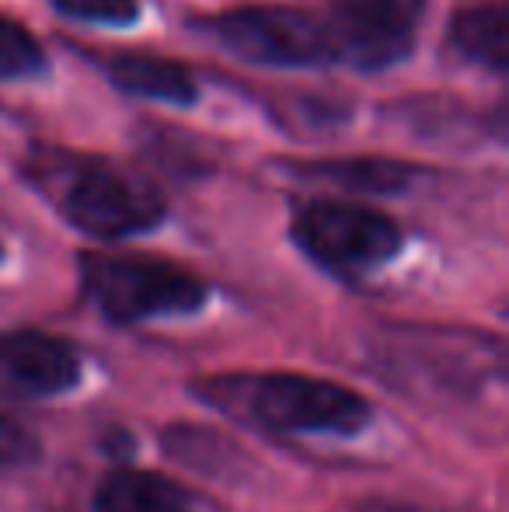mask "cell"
<instances>
[{
  "mask_svg": "<svg viewBox=\"0 0 509 512\" xmlns=\"http://www.w3.org/2000/svg\"><path fill=\"white\" fill-rule=\"evenodd\" d=\"M293 241L332 272H370L401 251V227L391 216L356 203H314L293 220Z\"/></svg>",
  "mask_w": 509,
  "mask_h": 512,
  "instance_id": "cell-4",
  "label": "cell"
},
{
  "mask_svg": "<svg viewBox=\"0 0 509 512\" xmlns=\"http://www.w3.org/2000/svg\"><path fill=\"white\" fill-rule=\"evenodd\" d=\"M0 258H4V244H0Z\"/></svg>",
  "mask_w": 509,
  "mask_h": 512,
  "instance_id": "cell-15",
  "label": "cell"
},
{
  "mask_svg": "<svg viewBox=\"0 0 509 512\" xmlns=\"http://www.w3.org/2000/svg\"><path fill=\"white\" fill-rule=\"evenodd\" d=\"M81 279L88 300L116 324L192 314L206 304V283L161 258L84 255Z\"/></svg>",
  "mask_w": 509,
  "mask_h": 512,
  "instance_id": "cell-2",
  "label": "cell"
},
{
  "mask_svg": "<svg viewBox=\"0 0 509 512\" xmlns=\"http://www.w3.org/2000/svg\"><path fill=\"white\" fill-rule=\"evenodd\" d=\"M35 453H39V443L32 432L21 429L14 418L0 415V471L28 464V460H35Z\"/></svg>",
  "mask_w": 509,
  "mask_h": 512,
  "instance_id": "cell-14",
  "label": "cell"
},
{
  "mask_svg": "<svg viewBox=\"0 0 509 512\" xmlns=\"http://www.w3.org/2000/svg\"><path fill=\"white\" fill-rule=\"evenodd\" d=\"M206 401L248 415L279 432H332L356 436L367 429L370 405L363 394L332 380L304 373H262V377H224L203 387Z\"/></svg>",
  "mask_w": 509,
  "mask_h": 512,
  "instance_id": "cell-1",
  "label": "cell"
},
{
  "mask_svg": "<svg viewBox=\"0 0 509 512\" xmlns=\"http://www.w3.org/2000/svg\"><path fill=\"white\" fill-rule=\"evenodd\" d=\"M46 70V53L25 25L0 14V81H25Z\"/></svg>",
  "mask_w": 509,
  "mask_h": 512,
  "instance_id": "cell-12",
  "label": "cell"
},
{
  "mask_svg": "<svg viewBox=\"0 0 509 512\" xmlns=\"http://www.w3.org/2000/svg\"><path fill=\"white\" fill-rule=\"evenodd\" d=\"M426 0H332L335 56H346L360 70H381L405 60Z\"/></svg>",
  "mask_w": 509,
  "mask_h": 512,
  "instance_id": "cell-6",
  "label": "cell"
},
{
  "mask_svg": "<svg viewBox=\"0 0 509 512\" xmlns=\"http://www.w3.org/2000/svg\"><path fill=\"white\" fill-rule=\"evenodd\" d=\"M300 178H314V182L339 185L349 192H401L408 189L419 171L412 164L384 161V157H349V161H311V164H293Z\"/></svg>",
  "mask_w": 509,
  "mask_h": 512,
  "instance_id": "cell-10",
  "label": "cell"
},
{
  "mask_svg": "<svg viewBox=\"0 0 509 512\" xmlns=\"http://www.w3.org/2000/svg\"><path fill=\"white\" fill-rule=\"evenodd\" d=\"M95 512H196L175 481L154 471L119 467L98 485Z\"/></svg>",
  "mask_w": 509,
  "mask_h": 512,
  "instance_id": "cell-8",
  "label": "cell"
},
{
  "mask_svg": "<svg viewBox=\"0 0 509 512\" xmlns=\"http://www.w3.org/2000/svg\"><path fill=\"white\" fill-rule=\"evenodd\" d=\"M450 46H454L464 60L503 74L506 63H509L503 4L468 7V11L457 14V18L450 21Z\"/></svg>",
  "mask_w": 509,
  "mask_h": 512,
  "instance_id": "cell-11",
  "label": "cell"
},
{
  "mask_svg": "<svg viewBox=\"0 0 509 512\" xmlns=\"http://www.w3.org/2000/svg\"><path fill=\"white\" fill-rule=\"evenodd\" d=\"M81 356L70 342L46 331L0 335V394L11 398H56L81 384Z\"/></svg>",
  "mask_w": 509,
  "mask_h": 512,
  "instance_id": "cell-7",
  "label": "cell"
},
{
  "mask_svg": "<svg viewBox=\"0 0 509 512\" xmlns=\"http://www.w3.org/2000/svg\"><path fill=\"white\" fill-rule=\"evenodd\" d=\"M213 35L227 53L262 67H321L335 60L328 28L307 11L283 4L234 7L213 21Z\"/></svg>",
  "mask_w": 509,
  "mask_h": 512,
  "instance_id": "cell-3",
  "label": "cell"
},
{
  "mask_svg": "<svg viewBox=\"0 0 509 512\" xmlns=\"http://www.w3.org/2000/svg\"><path fill=\"white\" fill-rule=\"evenodd\" d=\"M60 209L77 230L105 241L143 234L164 220V199L109 164H77L60 185Z\"/></svg>",
  "mask_w": 509,
  "mask_h": 512,
  "instance_id": "cell-5",
  "label": "cell"
},
{
  "mask_svg": "<svg viewBox=\"0 0 509 512\" xmlns=\"http://www.w3.org/2000/svg\"><path fill=\"white\" fill-rule=\"evenodd\" d=\"M53 4L74 18L98 21V25H133L140 18L136 0H53Z\"/></svg>",
  "mask_w": 509,
  "mask_h": 512,
  "instance_id": "cell-13",
  "label": "cell"
},
{
  "mask_svg": "<svg viewBox=\"0 0 509 512\" xmlns=\"http://www.w3.org/2000/svg\"><path fill=\"white\" fill-rule=\"evenodd\" d=\"M112 81L129 95L157 98L168 105H192L199 98V88L192 74L175 60L147 53H126L112 63Z\"/></svg>",
  "mask_w": 509,
  "mask_h": 512,
  "instance_id": "cell-9",
  "label": "cell"
}]
</instances>
